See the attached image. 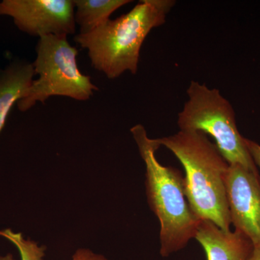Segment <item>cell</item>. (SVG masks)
<instances>
[{
  "mask_svg": "<svg viewBox=\"0 0 260 260\" xmlns=\"http://www.w3.org/2000/svg\"><path fill=\"white\" fill-rule=\"evenodd\" d=\"M158 140L160 146L174 154L185 171L184 191L195 215L221 230L231 231L225 185L229 164L215 145L201 132L179 130Z\"/></svg>",
  "mask_w": 260,
  "mask_h": 260,
  "instance_id": "cell-1",
  "label": "cell"
},
{
  "mask_svg": "<svg viewBox=\"0 0 260 260\" xmlns=\"http://www.w3.org/2000/svg\"><path fill=\"white\" fill-rule=\"evenodd\" d=\"M175 4L173 0H142L129 13L78 34L74 41L88 50L93 68L109 79L126 71L136 74L143 42L153 28L164 25Z\"/></svg>",
  "mask_w": 260,
  "mask_h": 260,
  "instance_id": "cell-2",
  "label": "cell"
},
{
  "mask_svg": "<svg viewBox=\"0 0 260 260\" xmlns=\"http://www.w3.org/2000/svg\"><path fill=\"white\" fill-rule=\"evenodd\" d=\"M132 135L145 164V188L149 207L160 222V254L167 257L194 239L200 220L192 211L184 191V177L175 168L164 167L155 157L158 139L148 138L142 124Z\"/></svg>",
  "mask_w": 260,
  "mask_h": 260,
  "instance_id": "cell-3",
  "label": "cell"
},
{
  "mask_svg": "<svg viewBox=\"0 0 260 260\" xmlns=\"http://www.w3.org/2000/svg\"><path fill=\"white\" fill-rule=\"evenodd\" d=\"M188 99L178 114L181 131L201 132L215 140V146L229 165L239 164L259 174L238 129L235 112L220 90L192 81L186 90Z\"/></svg>",
  "mask_w": 260,
  "mask_h": 260,
  "instance_id": "cell-4",
  "label": "cell"
},
{
  "mask_svg": "<svg viewBox=\"0 0 260 260\" xmlns=\"http://www.w3.org/2000/svg\"><path fill=\"white\" fill-rule=\"evenodd\" d=\"M37 59L32 62L35 75L23 97L17 102L19 110L26 112L38 102L44 104L51 96H65L87 101L99 90L77 63L78 51L68 42V36L39 38Z\"/></svg>",
  "mask_w": 260,
  "mask_h": 260,
  "instance_id": "cell-5",
  "label": "cell"
},
{
  "mask_svg": "<svg viewBox=\"0 0 260 260\" xmlns=\"http://www.w3.org/2000/svg\"><path fill=\"white\" fill-rule=\"evenodd\" d=\"M0 15L11 17L19 30L34 37L68 36L76 30L72 0H3Z\"/></svg>",
  "mask_w": 260,
  "mask_h": 260,
  "instance_id": "cell-6",
  "label": "cell"
},
{
  "mask_svg": "<svg viewBox=\"0 0 260 260\" xmlns=\"http://www.w3.org/2000/svg\"><path fill=\"white\" fill-rule=\"evenodd\" d=\"M231 222L260 247V176L239 165H229L225 179Z\"/></svg>",
  "mask_w": 260,
  "mask_h": 260,
  "instance_id": "cell-7",
  "label": "cell"
},
{
  "mask_svg": "<svg viewBox=\"0 0 260 260\" xmlns=\"http://www.w3.org/2000/svg\"><path fill=\"white\" fill-rule=\"evenodd\" d=\"M194 239L204 249L207 260H247L253 249L242 232H225L210 220L200 221Z\"/></svg>",
  "mask_w": 260,
  "mask_h": 260,
  "instance_id": "cell-8",
  "label": "cell"
},
{
  "mask_svg": "<svg viewBox=\"0 0 260 260\" xmlns=\"http://www.w3.org/2000/svg\"><path fill=\"white\" fill-rule=\"evenodd\" d=\"M32 63L15 61L0 72V133L4 127L8 114L34 80Z\"/></svg>",
  "mask_w": 260,
  "mask_h": 260,
  "instance_id": "cell-9",
  "label": "cell"
},
{
  "mask_svg": "<svg viewBox=\"0 0 260 260\" xmlns=\"http://www.w3.org/2000/svg\"><path fill=\"white\" fill-rule=\"evenodd\" d=\"M129 0H73L75 23L79 25L80 34H88L109 20L113 13Z\"/></svg>",
  "mask_w": 260,
  "mask_h": 260,
  "instance_id": "cell-10",
  "label": "cell"
},
{
  "mask_svg": "<svg viewBox=\"0 0 260 260\" xmlns=\"http://www.w3.org/2000/svg\"><path fill=\"white\" fill-rule=\"evenodd\" d=\"M0 237L5 238L16 246L21 260H44L45 246H39L37 242L25 239L21 233L7 229L0 230Z\"/></svg>",
  "mask_w": 260,
  "mask_h": 260,
  "instance_id": "cell-11",
  "label": "cell"
},
{
  "mask_svg": "<svg viewBox=\"0 0 260 260\" xmlns=\"http://www.w3.org/2000/svg\"><path fill=\"white\" fill-rule=\"evenodd\" d=\"M71 260H108L104 255L88 249L81 248L78 249L73 255Z\"/></svg>",
  "mask_w": 260,
  "mask_h": 260,
  "instance_id": "cell-12",
  "label": "cell"
},
{
  "mask_svg": "<svg viewBox=\"0 0 260 260\" xmlns=\"http://www.w3.org/2000/svg\"><path fill=\"white\" fill-rule=\"evenodd\" d=\"M245 144L253 161L260 169V145L256 142L245 138Z\"/></svg>",
  "mask_w": 260,
  "mask_h": 260,
  "instance_id": "cell-13",
  "label": "cell"
},
{
  "mask_svg": "<svg viewBox=\"0 0 260 260\" xmlns=\"http://www.w3.org/2000/svg\"><path fill=\"white\" fill-rule=\"evenodd\" d=\"M247 260H260V247H253Z\"/></svg>",
  "mask_w": 260,
  "mask_h": 260,
  "instance_id": "cell-14",
  "label": "cell"
},
{
  "mask_svg": "<svg viewBox=\"0 0 260 260\" xmlns=\"http://www.w3.org/2000/svg\"><path fill=\"white\" fill-rule=\"evenodd\" d=\"M0 260H15L13 254H8L5 256H0Z\"/></svg>",
  "mask_w": 260,
  "mask_h": 260,
  "instance_id": "cell-15",
  "label": "cell"
}]
</instances>
